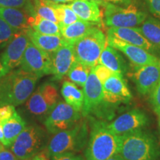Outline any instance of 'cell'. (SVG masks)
<instances>
[{
    "instance_id": "1",
    "label": "cell",
    "mask_w": 160,
    "mask_h": 160,
    "mask_svg": "<svg viewBox=\"0 0 160 160\" xmlns=\"http://www.w3.org/2000/svg\"><path fill=\"white\" fill-rule=\"evenodd\" d=\"M119 154L125 160H159L160 148L153 133L145 128L120 135Z\"/></svg>"
},
{
    "instance_id": "2",
    "label": "cell",
    "mask_w": 160,
    "mask_h": 160,
    "mask_svg": "<svg viewBox=\"0 0 160 160\" xmlns=\"http://www.w3.org/2000/svg\"><path fill=\"white\" fill-rule=\"evenodd\" d=\"M39 77L20 68L7 73L0 83V107L19 106L25 103L34 91Z\"/></svg>"
},
{
    "instance_id": "3",
    "label": "cell",
    "mask_w": 160,
    "mask_h": 160,
    "mask_svg": "<svg viewBox=\"0 0 160 160\" xmlns=\"http://www.w3.org/2000/svg\"><path fill=\"white\" fill-rule=\"evenodd\" d=\"M119 136L112 132L104 121L93 120L85 149L86 160H107L119 153Z\"/></svg>"
},
{
    "instance_id": "4",
    "label": "cell",
    "mask_w": 160,
    "mask_h": 160,
    "mask_svg": "<svg viewBox=\"0 0 160 160\" xmlns=\"http://www.w3.org/2000/svg\"><path fill=\"white\" fill-rule=\"evenodd\" d=\"M88 127L85 121H79L74 126L55 133L47 148L49 157L65 153H77L82 150L88 141Z\"/></svg>"
},
{
    "instance_id": "5",
    "label": "cell",
    "mask_w": 160,
    "mask_h": 160,
    "mask_svg": "<svg viewBox=\"0 0 160 160\" xmlns=\"http://www.w3.org/2000/svg\"><path fill=\"white\" fill-rule=\"evenodd\" d=\"M107 45V37L99 28L93 27L85 36L73 43L76 59L90 68L97 65Z\"/></svg>"
},
{
    "instance_id": "6",
    "label": "cell",
    "mask_w": 160,
    "mask_h": 160,
    "mask_svg": "<svg viewBox=\"0 0 160 160\" xmlns=\"http://www.w3.org/2000/svg\"><path fill=\"white\" fill-rule=\"evenodd\" d=\"M46 141L44 130L37 125L26 126L11 146L18 159L31 160L43 148Z\"/></svg>"
},
{
    "instance_id": "7",
    "label": "cell",
    "mask_w": 160,
    "mask_h": 160,
    "mask_svg": "<svg viewBox=\"0 0 160 160\" xmlns=\"http://www.w3.org/2000/svg\"><path fill=\"white\" fill-rule=\"evenodd\" d=\"M104 93V119H111L113 110L120 105L128 104L132 99V93L124 77L113 73L102 83Z\"/></svg>"
},
{
    "instance_id": "8",
    "label": "cell",
    "mask_w": 160,
    "mask_h": 160,
    "mask_svg": "<svg viewBox=\"0 0 160 160\" xmlns=\"http://www.w3.org/2000/svg\"><path fill=\"white\" fill-rule=\"evenodd\" d=\"M105 23L109 28H133L143 23L147 15L134 5H127L125 7L115 4L105 3Z\"/></svg>"
},
{
    "instance_id": "9",
    "label": "cell",
    "mask_w": 160,
    "mask_h": 160,
    "mask_svg": "<svg viewBox=\"0 0 160 160\" xmlns=\"http://www.w3.org/2000/svg\"><path fill=\"white\" fill-rule=\"evenodd\" d=\"M84 103L82 110L83 117L93 114L104 119V93L102 84L91 68L88 78L83 87Z\"/></svg>"
},
{
    "instance_id": "10",
    "label": "cell",
    "mask_w": 160,
    "mask_h": 160,
    "mask_svg": "<svg viewBox=\"0 0 160 160\" xmlns=\"http://www.w3.org/2000/svg\"><path fill=\"white\" fill-rule=\"evenodd\" d=\"M82 117V113L64 102H58L48 113L45 126L49 133H55L65 131L74 126Z\"/></svg>"
},
{
    "instance_id": "11",
    "label": "cell",
    "mask_w": 160,
    "mask_h": 160,
    "mask_svg": "<svg viewBox=\"0 0 160 160\" xmlns=\"http://www.w3.org/2000/svg\"><path fill=\"white\" fill-rule=\"evenodd\" d=\"M58 99L57 86L51 82H45L33 92L27 100L26 108L32 114L42 116L48 113L57 104Z\"/></svg>"
},
{
    "instance_id": "12",
    "label": "cell",
    "mask_w": 160,
    "mask_h": 160,
    "mask_svg": "<svg viewBox=\"0 0 160 160\" xmlns=\"http://www.w3.org/2000/svg\"><path fill=\"white\" fill-rule=\"evenodd\" d=\"M21 68L24 71L35 73L39 78L51 74V57L49 53L38 48L29 42L21 62Z\"/></svg>"
},
{
    "instance_id": "13",
    "label": "cell",
    "mask_w": 160,
    "mask_h": 160,
    "mask_svg": "<svg viewBox=\"0 0 160 160\" xmlns=\"http://www.w3.org/2000/svg\"><path fill=\"white\" fill-rule=\"evenodd\" d=\"M150 123L148 116L145 111L134 108L120 115L111 122L107 123L108 128L117 135L145 128Z\"/></svg>"
},
{
    "instance_id": "14",
    "label": "cell",
    "mask_w": 160,
    "mask_h": 160,
    "mask_svg": "<svg viewBox=\"0 0 160 160\" xmlns=\"http://www.w3.org/2000/svg\"><path fill=\"white\" fill-rule=\"evenodd\" d=\"M131 78L140 94L149 95L160 82V61L142 66H135Z\"/></svg>"
},
{
    "instance_id": "15",
    "label": "cell",
    "mask_w": 160,
    "mask_h": 160,
    "mask_svg": "<svg viewBox=\"0 0 160 160\" xmlns=\"http://www.w3.org/2000/svg\"><path fill=\"white\" fill-rule=\"evenodd\" d=\"M30 39L27 31H17L9 41L0 60L9 72L21 65L24 53Z\"/></svg>"
},
{
    "instance_id": "16",
    "label": "cell",
    "mask_w": 160,
    "mask_h": 160,
    "mask_svg": "<svg viewBox=\"0 0 160 160\" xmlns=\"http://www.w3.org/2000/svg\"><path fill=\"white\" fill-rule=\"evenodd\" d=\"M107 44L122 53L134 66H142L160 61L159 58L149 51L114 37H107Z\"/></svg>"
},
{
    "instance_id": "17",
    "label": "cell",
    "mask_w": 160,
    "mask_h": 160,
    "mask_svg": "<svg viewBox=\"0 0 160 160\" xmlns=\"http://www.w3.org/2000/svg\"><path fill=\"white\" fill-rule=\"evenodd\" d=\"M52 71L53 79L60 80L67 75L69 70L73 66L76 59L73 44L66 41L59 49L51 55Z\"/></svg>"
},
{
    "instance_id": "18",
    "label": "cell",
    "mask_w": 160,
    "mask_h": 160,
    "mask_svg": "<svg viewBox=\"0 0 160 160\" xmlns=\"http://www.w3.org/2000/svg\"><path fill=\"white\" fill-rule=\"evenodd\" d=\"M107 37H114L126 43L138 46L154 53L157 48L145 37L139 28H109Z\"/></svg>"
},
{
    "instance_id": "19",
    "label": "cell",
    "mask_w": 160,
    "mask_h": 160,
    "mask_svg": "<svg viewBox=\"0 0 160 160\" xmlns=\"http://www.w3.org/2000/svg\"><path fill=\"white\" fill-rule=\"evenodd\" d=\"M98 64L105 66L113 73L122 77H125L128 69L119 51L108 44L100 55Z\"/></svg>"
},
{
    "instance_id": "20",
    "label": "cell",
    "mask_w": 160,
    "mask_h": 160,
    "mask_svg": "<svg viewBox=\"0 0 160 160\" xmlns=\"http://www.w3.org/2000/svg\"><path fill=\"white\" fill-rule=\"evenodd\" d=\"M0 19L17 31L31 29L32 17L17 8L0 7Z\"/></svg>"
},
{
    "instance_id": "21",
    "label": "cell",
    "mask_w": 160,
    "mask_h": 160,
    "mask_svg": "<svg viewBox=\"0 0 160 160\" xmlns=\"http://www.w3.org/2000/svg\"><path fill=\"white\" fill-rule=\"evenodd\" d=\"M79 19L93 23L102 21L99 5L91 0H75L68 4Z\"/></svg>"
},
{
    "instance_id": "22",
    "label": "cell",
    "mask_w": 160,
    "mask_h": 160,
    "mask_svg": "<svg viewBox=\"0 0 160 160\" xmlns=\"http://www.w3.org/2000/svg\"><path fill=\"white\" fill-rule=\"evenodd\" d=\"M30 41L37 46L38 48L47 52L50 55L59 48L66 42V40L59 35H46L42 34L33 29L27 31Z\"/></svg>"
},
{
    "instance_id": "23",
    "label": "cell",
    "mask_w": 160,
    "mask_h": 160,
    "mask_svg": "<svg viewBox=\"0 0 160 160\" xmlns=\"http://www.w3.org/2000/svg\"><path fill=\"white\" fill-rule=\"evenodd\" d=\"M95 24L79 19L71 25L60 28L61 36L67 42L73 44L77 40L85 36L92 28L94 27Z\"/></svg>"
},
{
    "instance_id": "24",
    "label": "cell",
    "mask_w": 160,
    "mask_h": 160,
    "mask_svg": "<svg viewBox=\"0 0 160 160\" xmlns=\"http://www.w3.org/2000/svg\"><path fill=\"white\" fill-rule=\"evenodd\" d=\"M2 126L5 147H11L18 136L26 127V123L17 112L7 121L1 123Z\"/></svg>"
},
{
    "instance_id": "25",
    "label": "cell",
    "mask_w": 160,
    "mask_h": 160,
    "mask_svg": "<svg viewBox=\"0 0 160 160\" xmlns=\"http://www.w3.org/2000/svg\"><path fill=\"white\" fill-rule=\"evenodd\" d=\"M61 93L66 103L82 113L84 103V93L76 84L70 81H65L62 86Z\"/></svg>"
},
{
    "instance_id": "26",
    "label": "cell",
    "mask_w": 160,
    "mask_h": 160,
    "mask_svg": "<svg viewBox=\"0 0 160 160\" xmlns=\"http://www.w3.org/2000/svg\"><path fill=\"white\" fill-rule=\"evenodd\" d=\"M139 28L152 45L160 49V20L151 17L146 18Z\"/></svg>"
},
{
    "instance_id": "27",
    "label": "cell",
    "mask_w": 160,
    "mask_h": 160,
    "mask_svg": "<svg viewBox=\"0 0 160 160\" xmlns=\"http://www.w3.org/2000/svg\"><path fill=\"white\" fill-rule=\"evenodd\" d=\"M31 28L33 31L42 34L61 36L59 24L50 20L42 19L37 16H31Z\"/></svg>"
},
{
    "instance_id": "28",
    "label": "cell",
    "mask_w": 160,
    "mask_h": 160,
    "mask_svg": "<svg viewBox=\"0 0 160 160\" xmlns=\"http://www.w3.org/2000/svg\"><path fill=\"white\" fill-rule=\"evenodd\" d=\"M91 70V68L78 62L77 61L69 70L67 75L72 82L83 88L88 78Z\"/></svg>"
},
{
    "instance_id": "29",
    "label": "cell",
    "mask_w": 160,
    "mask_h": 160,
    "mask_svg": "<svg viewBox=\"0 0 160 160\" xmlns=\"http://www.w3.org/2000/svg\"><path fill=\"white\" fill-rule=\"evenodd\" d=\"M34 10L35 13L32 16H37L42 19L59 24L53 2L47 0H36Z\"/></svg>"
},
{
    "instance_id": "30",
    "label": "cell",
    "mask_w": 160,
    "mask_h": 160,
    "mask_svg": "<svg viewBox=\"0 0 160 160\" xmlns=\"http://www.w3.org/2000/svg\"><path fill=\"white\" fill-rule=\"evenodd\" d=\"M53 6L57 12V19L60 28L71 25L79 19L68 4L66 5V4H57L53 2Z\"/></svg>"
},
{
    "instance_id": "31",
    "label": "cell",
    "mask_w": 160,
    "mask_h": 160,
    "mask_svg": "<svg viewBox=\"0 0 160 160\" xmlns=\"http://www.w3.org/2000/svg\"><path fill=\"white\" fill-rule=\"evenodd\" d=\"M17 32L4 20L0 19V46L8 42Z\"/></svg>"
},
{
    "instance_id": "32",
    "label": "cell",
    "mask_w": 160,
    "mask_h": 160,
    "mask_svg": "<svg viewBox=\"0 0 160 160\" xmlns=\"http://www.w3.org/2000/svg\"><path fill=\"white\" fill-rule=\"evenodd\" d=\"M149 101L153 111L159 116L160 114V82L149 94Z\"/></svg>"
},
{
    "instance_id": "33",
    "label": "cell",
    "mask_w": 160,
    "mask_h": 160,
    "mask_svg": "<svg viewBox=\"0 0 160 160\" xmlns=\"http://www.w3.org/2000/svg\"><path fill=\"white\" fill-rule=\"evenodd\" d=\"M93 71L99 80L102 84L105 80H107L113 74V72L101 64H97V65L93 66Z\"/></svg>"
},
{
    "instance_id": "34",
    "label": "cell",
    "mask_w": 160,
    "mask_h": 160,
    "mask_svg": "<svg viewBox=\"0 0 160 160\" xmlns=\"http://www.w3.org/2000/svg\"><path fill=\"white\" fill-rule=\"evenodd\" d=\"M17 113L15 106L6 105L0 107V123L7 121Z\"/></svg>"
},
{
    "instance_id": "35",
    "label": "cell",
    "mask_w": 160,
    "mask_h": 160,
    "mask_svg": "<svg viewBox=\"0 0 160 160\" xmlns=\"http://www.w3.org/2000/svg\"><path fill=\"white\" fill-rule=\"evenodd\" d=\"M26 0H0V7L22 8L25 5Z\"/></svg>"
},
{
    "instance_id": "36",
    "label": "cell",
    "mask_w": 160,
    "mask_h": 160,
    "mask_svg": "<svg viewBox=\"0 0 160 160\" xmlns=\"http://www.w3.org/2000/svg\"><path fill=\"white\" fill-rule=\"evenodd\" d=\"M150 11L156 17L160 18V0H145Z\"/></svg>"
},
{
    "instance_id": "37",
    "label": "cell",
    "mask_w": 160,
    "mask_h": 160,
    "mask_svg": "<svg viewBox=\"0 0 160 160\" xmlns=\"http://www.w3.org/2000/svg\"><path fill=\"white\" fill-rule=\"evenodd\" d=\"M52 159L53 160H85L82 156L76 154V153H65L55 156Z\"/></svg>"
},
{
    "instance_id": "38",
    "label": "cell",
    "mask_w": 160,
    "mask_h": 160,
    "mask_svg": "<svg viewBox=\"0 0 160 160\" xmlns=\"http://www.w3.org/2000/svg\"><path fill=\"white\" fill-rule=\"evenodd\" d=\"M91 1L95 2H97L98 5H103V4L105 3H112L115 4V5H129V4L131 3L132 0H91Z\"/></svg>"
},
{
    "instance_id": "39",
    "label": "cell",
    "mask_w": 160,
    "mask_h": 160,
    "mask_svg": "<svg viewBox=\"0 0 160 160\" xmlns=\"http://www.w3.org/2000/svg\"><path fill=\"white\" fill-rule=\"evenodd\" d=\"M0 160H19L13 154V152L7 150H2L0 151Z\"/></svg>"
},
{
    "instance_id": "40",
    "label": "cell",
    "mask_w": 160,
    "mask_h": 160,
    "mask_svg": "<svg viewBox=\"0 0 160 160\" xmlns=\"http://www.w3.org/2000/svg\"><path fill=\"white\" fill-rule=\"evenodd\" d=\"M48 157V155L45 153V152H39L38 154L32 158L31 160H49Z\"/></svg>"
},
{
    "instance_id": "41",
    "label": "cell",
    "mask_w": 160,
    "mask_h": 160,
    "mask_svg": "<svg viewBox=\"0 0 160 160\" xmlns=\"http://www.w3.org/2000/svg\"><path fill=\"white\" fill-rule=\"evenodd\" d=\"M9 71L5 68V67L2 62V61L0 60V83H1L2 80L3 79V78L5 77L7 73H8Z\"/></svg>"
},
{
    "instance_id": "42",
    "label": "cell",
    "mask_w": 160,
    "mask_h": 160,
    "mask_svg": "<svg viewBox=\"0 0 160 160\" xmlns=\"http://www.w3.org/2000/svg\"><path fill=\"white\" fill-rule=\"evenodd\" d=\"M0 142L4 146H5V137H4V133H3V129L2 126V124L0 123Z\"/></svg>"
},
{
    "instance_id": "43",
    "label": "cell",
    "mask_w": 160,
    "mask_h": 160,
    "mask_svg": "<svg viewBox=\"0 0 160 160\" xmlns=\"http://www.w3.org/2000/svg\"><path fill=\"white\" fill-rule=\"evenodd\" d=\"M47 1L51 2L57 3V4H65V3H71L72 2L75 1V0H47Z\"/></svg>"
},
{
    "instance_id": "44",
    "label": "cell",
    "mask_w": 160,
    "mask_h": 160,
    "mask_svg": "<svg viewBox=\"0 0 160 160\" xmlns=\"http://www.w3.org/2000/svg\"><path fill=\"white\" fill-rule=\"evenodd\" d=\"M107 160H125V159H124L121 155L119 154V153H117V154L112 156L111 157H110L109 159Z\"/></svg>"
},
{
    "instance_id": "45",
    "label": "cell",
    "mask_w": 160,
    "mask_h": 160,
    "mask_svg": "<svg viewBox=\"0 0 160 160\" xmlns=\"http://www.w3.org/2000/svg\"><path fill=\"white\" fill-rule=\"evenodd\" d=\"M159 117V130H160V114L158 116Z\"/></svg>"
},
{
    "instance_id": "46",
    "label": "cell",
    "mask_w": 160,
    "mask_h": 160,
    "mask_svg": "<svg viewBox=\"0 0 160 160\" xmlns=\"http://www.w3.org/2000/svg\"><path fill=\"white\" fill-rule=\"evenodd\" d=\"M3 150V148H2V146L1 145H0V151H2Z\"/></svg>"
}]
</instances>
